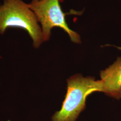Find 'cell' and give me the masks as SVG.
<instances>
[{
    "label": "cell",
    "mask_w": 121,
    "mask_h": 121,
    "mask_svg": "<svg viewBox=\"0 0 121 121\" xmlns=\"http://www.w3.org/2000/svg\"><path fill=\"white\" fill-rule=\"evenodd\" d=\"M101 92L109 97L121 99V57L100 72Z\"/></svg>",
    "instance_id": "277c9868"
},
{
    "label": "cell",
    "mask_w": 121,
    "mask_h": 121,
    "mask_svg": "<svg viewBox=\"0 0 121 121\" xmlns=\"http://www.w3.org/2000/svg\"><path fill=\"white\" fill-rule=\"evenodd\" d=\"M28 5L41 24L44 41L50 39L52 29L58 27L68 34L72 42L81 43L80 35L68 26L59 0H32Z\"/></svg>",
    "instance_id": "3957f363"
},
{
    "label": "cell",
    "mask_w": 121,
    "mask_h": 121,
    "mask_svg": "<svg viewBox=\"0 0 121 121\" xmlns=\"http://www.w3.org/2000/svg\"><path fill=\"white\" fill-rule=\"evenodd\" d=\"M38 22L35 13L22 0H4L0 5V33L9 27L22 29L30 36L35 48L44 41Z\"/></svg>",
    "instance_id": "7a4b0ae2"
},
{
    "label": "cell",
    "mask_w": 121,
    "mask_h": 121,
    "mask_svg": "<svg viewBox=\"0 0 121 121\" xmlns=\"http://www.w3.org/2000/svg\"></svg>",
    "instance_id": "8992f818"
},
{
    "label": "cell",
    "mask_w": 121,
    "mask_h": 121,
    "mask_svg": "<svg viewBox=\"0 0 121 121\" xmlns=\"http://www.w3.org/2000/svg\"><path fill=\"white\" fill-rule=\"evenodd\" d=\"M67 93L61 109L52 117V121H76L86 108L87 97L94 92H101L100 80L93 77H83L76 74L67 79Z\"/></svg>",
    "instance_id": "6da1fadb"
},
{
    "label": "cell",
    "mask_w": 121,
    "mask_h": 121,
    "mask_svg": "<svg viewBox=\"0 0 121 121\" xmlns=\"http://www.w3.org/2000/svg\"><path fill=\"white\" fill-rule=\"evenodd\" d=\"M118 48H119V49H121V48H120V47H119V48H118Z\"/></svg>",
    "instance_id": "5b68a950"
}]
</instances>
